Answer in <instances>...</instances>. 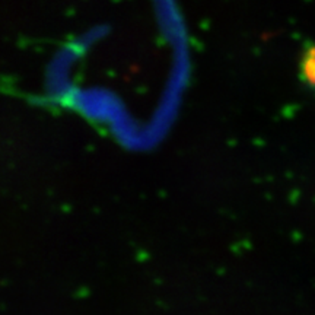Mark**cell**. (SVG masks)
<instances>
[{
    "instance_id": "cell-1",
    "label": "cell",
    "mask_w": 315,
    "mask_h": 315,
    "mask_svg": "<svg viewBox=\"0 0 315 315\" xmlns=\"http://www.w3.org/2000/svg\"><path fill=\"white\" fill-rule=\"evenodd\" d=\"M304 75L308 82L315 85V48H311L304 59Z\"/></svg>"
}]
</instances>
